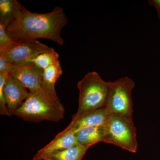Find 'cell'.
<instances>
[{"label":"cell","mask_w":160,"mask_h":160,"mask_svg":"<svg viewBox=\"0 0 160 160\" xmlns=\"http://www.w3.org/2000/svg\"><path fill=\"white\" fill-rule=\"evenodd\" d=\"M67 22L64 10L59 6L48 13H39L29 11L21 4L17 16L7 31L15 42L46 39L63 46L61 32Z\"/></svg>","instance_id":"obj_1"},{"label":"cell","mask_w":160,"mask_h":160,"mask_svg":"<svg viewBox=\"0 0 160 160\" xmlns=\"http://www.w3.org/2000/svg\"><path fill=\"white\" fill-rule=\"evenodd\" d=\"M65 109L59 98L54 97L42 84L29 95L22 106L13 113L24 120L38 122H59L62 119Z\"/></svg>","instance_id":"obj_2"},{"label":"cell","mask_w":160,"mask_h":160,"mask_svg":"<svg viewBox=\"0 0 160 160\" xmlns=\"http://www.w3.org/2000/svg\"><path fill=\"white\" fill-rule=\"evenodd\" d=\"M78 109L73 117L106 107L109 82H106L95 71L90 72L78 83Z\"/></svg>","instance_id":"obj_3"},{"label":"cell","mask_w":160,"mask_h":160,"mask_svg":"<svg viewBox=\"0 0 160 160\" xmlns=\"http://www.w3.org/2000/svg\"><path fill=\"white\" fill-rule=\"evenodd\" d=\"M103 127L105 134L103 142L118 146L132 153L137 152V129L133 121L110 114Z\"/></svg>","instance_id":"obj_4"},{"label":"cell","mask_w":160,"mask_h":160,"mask_svg":"<svg viewBox=\"0 0 160 160\" xmlns=\"http://www.w3.org/2000/svg\"><path fill=\"white\" fill-rule=\"evenodd\" d=\"M135 82L128 77L109 82V94L106 108L111 115L133 121V102L132 92Z\"/></svg>","instance_id":"obj_5"},{"label":"cell","mask_w":160,"mask_h":160,"mask_svg":"<svg viewBox=\"0 0 160 160\" xmlns=\"http://www.w3.org/2000/svg\"><path fill=\"white\" fill-rule=\"evenodd\" d=\"M51 48L38 40L21 41L0 50V56L13 66H24L31 64L38 55L49 51Z\"/></svg>","instance_id":"obj_6"},{"label":"cell","mask_w":160,"mask_h":160,"mask_svg":"<svg viewBox=\"0 0 160 160\" xmlns=\"http://www.w3.org/2000/svg\"><path fill=\"white\" fill-rule=\"evenodd\" d=\"M3 92L7 108L13 115L28 98L29 91L18 80L9 76L3 86Z\"/></svg>","instance_id":"obj_7"},{"label":"cell","mask_w":160,"mask_h":160,"mask_svg":"<svg viewBox=\"0 0 160 160\" xmlns=\"http://www.w3.org/2000/svg\"><path fill=\"white\" fill-rule=\"evenodd\" d=\"M75 132L69 126L60 132L46 146L38 151L32 160L49 157L56 152L78 145Z\"/></svg>","instance_id":"obj_8"},{"label":"cell","mask_w":160,"mask_h":160,"mask_svg":"<svg viewBox=\"0 0 160 160\" xmlns=\"http://www.w3.org/2000/svg\"><path fill=\"white\" fill-rule=\"evenodd\" d=\"M43 70L33 63L21 66H13L9 76L18 80L29 92L39 89L42 84Z\"/></svg>","instance_id":"obj_9"},{"label":"cell","mask_w":160,"mask_h":160,"mask_svg":"<svg viewBox=\"0 0 160 160\" xmlns=\"http://www.w3.org/2000/svg\"><path fill=\"white\" fill-rule=\"evenodd\" d=\"M110 115L106 107L96 109L78 117H73L69 126L75 132L85 127L103 126L108 121Z\"/></svg>","instance_id":"obj_10"},{"label":"cell","mask_w":160,"mask_h":160,"mask_svg":"<svg viewBox=\"0 0 160 160\" xmlns=\"http://www.w3.org/2000/svg\"><path fill=\"white\" fill-rule=\"evenodd\" d=\"M103 126L85 127L78 130L75 135L78 144L90 148L97 143L103 142L105 134Z\"/></svg>","instance_id":"obj_11"},{"label":"cell","mask_w":160,"mask_h":160,"mask_svg":"<svg viewBox=\"0 0 160 160\" xmlns=\"http://www.w3.org/2000/svg\"><path fill=\"white\" fill-rule=\"evenodd\" d=\"M63 73L60 61L43 70L42 85L54 97L58 98L56 92V83Z\"/></svg>","instance_id":"obj_12"},{"label":"cell","mask_w":160,"mask_h":160,"mask_svg":"<svg viewBox=\"0 0 160 160\" xmlns=\"http://www.w3.org/2000/svg\"><path fill=\"white\" fill-rule=\"evenodd\" d=\"M20 5L16 0H1L0 23L7 28L17 16Z\"/></svg>","instance_id":"obj_13"},{"label":"cell","mask_w":160,"mask_h":160,"mask_svg":"<svg viewBox=\"0 0 160 160\" xmlns=\"http://www.w3.org/2000/svg\"><path fill=\"white\" fill-rule=\"evenodd\" d=\"M89 147L78 144L65 150L51 155L57 160H82Z\"/></svg>","instance_id":"obj_14"},{"label":"cell","mask_w":160,"mask_h":160,"mask_svg":"<svg viewBox=\"0 0 160 160\" xmlns=\"http://www.w3.org/2000/svg\"><path fill=\"white\" fill-rule=\"evenodd\" d=\"M59 55L52 48L50 50L38 55L32 61L39 69L44 70L49 66L59 61Z\"/></svg>","instance_id":"obj_15"},{"label":"cell","mask_w":160,"mask_h":160,"mask_svg":"<svg viewBox=\"0 0 160 160\" xmlns=\"http://www.w3.org/2000/svg\"><path fill=\"white\" fill-rule=\"evenodd\" d=\"M9 76L8 75L0 74V113L2 115L11 117L13 115L7 108L3 92V86L6 78Z\"/></svg>","instance_id":"obj_16"},{"label":"cell","mask_w":160,"mask_h":160,"mask_svg":"<svg viewBox=\"0 0 160 160\" xmlns=\"http://www.w3.org/2000/svg\"><path fill=\"white\" fill-rule=\"evenodd\" d=\"M15 42L10 36L7 31V28L0 23V50L9 47Z\"/></svg>","instance_id":"obj_17"},{"label":"cell","mask_w":160,"mask_h":160,"mask_svg":"<svg viewBox=\"0 0 160 160\" xmlns=\"http://www.w3.org/2000/svg\"><path fill=\"white\" fill-rule=\"evenodd\" d=\"M13 65L9 62L4 58L0 56V74L8 75L9 76L10 72L13 68Z\"/></svg>","instance_id":"obj_18"},{"label":"cell","mask_w":160,"mask_h":160,"mask_svg":"<svg viewBox=\"0 0 160 160\" xmlns=\"http://www.w3.org/2000/svg\"><path fill=\"white\" fill-rule=\"evenodd\" d=\"M149 5L153 6L157 11L158 17L160 21V0H149L148 1Z\"/></svg>","instance_id":"obj_19"},{"label":"cell","mask_w":160,"mask_h":160,"mask_svg":"<svg viewBox=\"0 0 160 160\" xmlns=\"http://www.w3.org/2000/svg\"><path fill=\"white\" fill-rule=\"evenodd\" d=\"M36 160H57L55 159L52 157H48L45 158L41 159Z\"/></svg>","instance_id":"obj_20"}]
</instances>
